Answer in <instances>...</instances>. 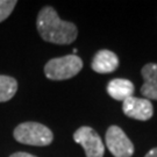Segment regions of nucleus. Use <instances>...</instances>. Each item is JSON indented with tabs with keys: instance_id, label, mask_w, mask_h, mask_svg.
<instances>
[{
	"instance_id": "f8f14e48",
	"label": "nucleus",
	"mask_w": 157,
	"mask_h": 157,
	"mask_svg": "<svg viewBox=\"0 0 157 157\" xmlns=\"http://www.w3.org/2000/svg\"><path fill=\"white\" fill-rule=\"evenodd\" d=\"M10 157H36V156H34L32 154H28V152H15V154L11 155Z\"/></svg>"
},
{
	"instance_id": "423d86ee",
	"label": "nucleus",
	"mask_w": 157,
	"mask_h": 157,
	"mask_svg": "<svg viewBox=\"0 0 157 157\" xmlns=\"http://www.w3.org/2000/svg\"><path fill=\"white\" fill-rule=\"evenodd\" d=\"M122 109L127 117L140 121L149 120L154 114V108L150 100L136 97H129L122 101Z\"/></svg>"
},
{
	"instance_id": "ddd939ff",
	"label": "nucleus",
	"mask_w": 157,
	"mask_h": 157,
	"mask_svg": "<svg viewBox=\"0 0 157 157\" xmlns=\"http://www.w3.org/2000/svg\"><path fill=\"white\" fill-rule=\"evenodd\" d=\"M144 157H157V148H154Z\"/></svg>"
},
{
	"instance_id": "1a4fd4ad",
	"label": "nucleus",
	"mask_w": 157,
	"mask_h": 157,
	"mask_svg": "<svg viewBox=\"0 0 157 157\" xmlns=\"http://www.w3.org/2000/svg\"><path fill=\"white\" fill-rule=\"evenodd\" d=\"M107 93L115 100L124 101L129 97H133L134 84L128 79L115 78L107 85Z\"/></svg>"
},
{
	"instance_id": "7ed1b4c3",
	"label": "nucleus",
	"mask_w": 157,
	"mask_h": 157,
	"mask_svg": "<svg viewBox=\"0 0 157 157\" xmlns=\"http://www.w3.org/2000/svg\"><path fill=\"white\" fill-rule=\"evenodd\" d=\"M83 67V61L77 55L52 58L45 64L44 73L51 80H65L75 77Z\"/></svg>"
},
{
	"instance_id": "9d476101",
	"label": "nucleus",
	"mask_w": 157,
	"mask_h": 157,
	"mask_svg": "<svg viewBox=\"0 0 157 157\" xmlns=\"http://www.w3.org/2000/svg\"><path fill=\"white\" fill-rule=\"evenodd\" d=\"M17 91V82L13 77L0 75V102L11 100Z\"/></svg>"
},
{
	"instance_id": "20e7f679",
	"label": "nucleus",
	"mask_w": 157,
	"mask_h": 157,
	"mask_svg": "<svg viewBox=\"0 0 157 157\" xmlns=\"http://www.w3.org/2000/svg\"><path fill=\"white\" fill-rule=\"evenodd\" d=\"M106 147L114 157H132L134 154V144L118 126H111L107 129Z\"/></svg>"
},
{
	"instance_id": "9b49d317",
	"label": "nucleus",
	"mask_w": 157,
	"mask_h": 157,
	"mask_svg": "<svg viewBox=\"0 0 157 157\" xmlns=\"http://www.w3.org/2000/svg\"><path fill=\"white\" fill-rule=\"evenodd\" d=\"M17 5L15 0H0V22L5 21L11 15Z\"/></svg>"
},
{
	"instance_id": "f257e3e1",
	"label": "nucleus",
	"mask_w": 157,
	"mask_h": 157,
	"mask_svg": "<svg viewBox=\"0 0 157 157\" xmlns=\"http://www.w3.org/2000/svg\"><path fill=\"white\" fill-rule=\"evenodd\" d=\"M36 27L41 37L55 44H70L77 39V27L72 22L63 21L57 12L47 6L40 11L36 20Z\"/></svg>"
},
{
	"instance_id": "0eeeda50",
	"label": "nucleus",
	"mask_w": 157,
	"mask_h": 157,
	"mask_svg": "<svg viewBox=\"0 0 157 157\" xmlns=\"http://www.w3.org/2000/svg\"><path fill=\"white\" fill-rule=\"evenodd\" d=\"M91 67L98 73H111L119 67V58L113 51L99 50L93 57Z\"/></svg>"
},
{
	"instance_id": "6e6552de",
	"label": "nucleus",
	"mask_w": 157,
	"mask_h": 157,
	"mask_svg": "<svg viewBox=\"0 0 157 157\" xmlns=\"http://www.w3.org/2000/svg\"><path fill=\"white\" fill-rule=\"evenodd\" d=\"M142 77L144 83L141 87V94L149 99L157 100V64L149 63L142 67Z\"/></svg>"
},
{
	"instance_id": "39448f33",
	"label": "nucleus",
	"mask_w": 157,
	"mask_h": 157,
	"mask_svg": "<svg viewBox=\"0 0 157 157\" xmlns=\"http://www.w3.org/2000/svg\"><path fill=\"white\" fill-rule=\"evenodd\" d=\"M73 140L84 148L86 157H104L105 146L93 128L83 126L73 134Z\"/></svg>"
},
{
	"instance_id": "f03ea898",
	"label": "nucleus",
	"mask_w": 157,
	"mask_h": 157,
	"mask_svg": "<svg viewBox=\"0 0 157 157\" xmlns=\"http://www.w3.org/2000/svg\"><path fill=\"white\" fill-rule=\"evenodd\" d=\"M14 139L22 144L44 147L52 142L54 135L44 124L39 122H23L14 129Z\"/></svg>"
}]
</instances>
